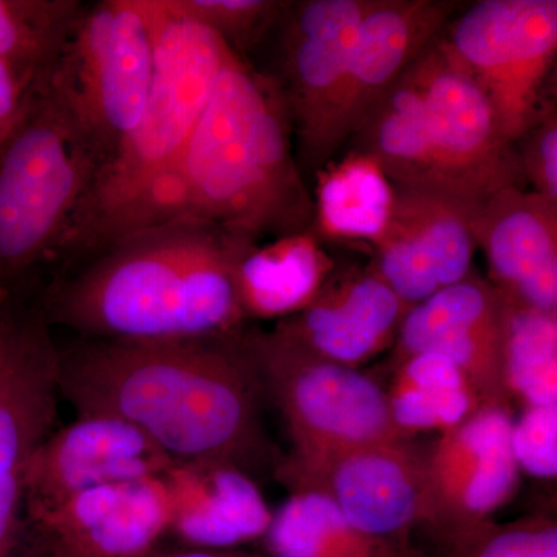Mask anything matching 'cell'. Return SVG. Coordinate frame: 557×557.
I'll list each match as a JSON object with an SVG mask.
<instances>
[{
	"instance_id": "obj_1",
	"label": "cell",
	"mask_w": 557,
	"mask_h": 557,
	"mask_svg": "<svg viewBox=\"0 0 557 557\" xmlns=\"http://www.w3.org/2000/svg\"><path fill=\"white\" fill-rule=\"evenodd\" d=\"M247 330L200 339L81 338L58 357V386L78 416L120 418L175 463L244 468L262 445L263 392Z\"/></svg>"
},
{
	"instance_id": "obj_2",
	"label": "cell",
	"mask_w": 557,
	"mask_h": 557,
	"mask_svg": "<svg viewBox=\"0 0 557 557\" xmlns=\"http://www.w3.org/2000/svg\"><path fill=\"white\" fill-rule=\"evenodd\" d=\"M251 244L190 219L146 226L51 284L39 310L81 338H215L244 329L237 267Z\"/></svg>"
},
{
	"instance_id": "obj_3",
	"label": "cell",
	"mask_w": 557,
	"mask_h": 557,
	"mask_svg": "<svg viewBox=\"0 0 557 557\" xmlns=\"http://www.w3.org/2000/svg\"><path fill=\"white\" fill-rule=\"evenodd\" d=\"M292 135L276 84L231 51L150 225L199 220L258 244L309 233L314 203Z\"/></svg>"
},
{
	"instance_id": "obj_4",
	"label": "cell",
	"mask_w": 557,
	"mask_h": 557,
	"mask_svg": "<svg viewBox=\"0 0 557 557\" xmlns=\"http://www.w3.org/2000/svg\"><path fill=\"white\" fill-rule=\"evenodd\" d=\"M156 73L134 131L98 170L54 260L76 267L150 225L161 190L203 112L231 49L214 32L183 16L171 0H146Z\"/></svg>"
},
{
	"instance_id": "obj_5",
	"label": "cell",
	"mask_w": 557,
	"mask_h": 557,
	"mask_svg": "<svg viewBox=\"0 0 557 557\" xmlns=\"http://www.w3.org/2000/svg\"><path fill=\"white\" fill-rule=\"evenodd\" d=\"M101 161L53 87L0 148V306L58 255Z\"/></svg>"
},
{
	"instance_id": "obj_6",
	"label": "cell",
	"mask_w": 557,
	"mask_h": 557,
	"mask_svg": "<svg viewBox=\"0 0 557 557\" xmlns=\"http://www.w3.org/2000/svg\"><path fill=\"white\" fill-rule=\"evenodd\" d=\"M263 392L276 403L292 438L282 478L309 485L333 460L364 446L410 440L392 418L386 388L359 369L314 357L276 333L247 332Z\"/></svg>"
},
{
	"instance_id": "obj_7",
	"label": "cell",
	"mask_w": 557,
	"mask_h": 557,
	"mask_svg": "<svg viewBox=\"0 0 557 557\" xmlns=\"http://www.w3.org/2000/svg\"><path fill=\"white\" fill-rule=\"evenodd\" d=\"M153 73L156 38L146 0L86 2L50 86L67 102L101 166L141 119Z\"/></svg>"
},
{
	"instance_id": "obj_8",
	"label": "cell",
	"mask_w": 557,
	"mask_h": 557,
	"mask_svg": "<svg viewBox=\"0 0 557 557\" xmlns=\"http://www.w3.org/2000/svg\"><path fill=\"white\" fill-rule=\"evenodd\" d=\"M443 47L485 91L502 134L518 145L537 123L557 50L556 0H482L449 21Z\"/></svg>"
},
{
	"instance_id": "obj_9",
	"label": "cell",
	"mask_w": 557,
	"mask_h": 557,
	"mask_svg": "<svg viewBox=\"0 0 557 557\" xmlns=\"http://www.w3.org/2000/svg\"><path fill=\"white\" fill-rule=\"evenodd\" d=\"M373 3L375 0L284 2L260 42L274 44L273 65L255 69L281 91L299 159L309 170L324 166L332 157L330 139L351 50Z\"/></svg>"
},
{
	"instance_id": "obj_10",
	"label": "cell",
	"mask_w": 557,
	"mask_h": 557,
	"mask_svg": "<svg viewBox=\"0 0 557 557\" xmlns=\"http://www.w3.org/2000/svg\"><path fill=\"white\" fill-rule=\"evenodd\" d=\"M50 329L39 307L0 306V557H20L28 469L61 398Z\"/></svg>"
},
{
	"instance_id": "obj_11",
	"label": "cell",
	"mask_w": 557,
	"mask_h": 557,
	"mask_svg": "<svg viewBox=\"0 0 557 557\" xmlns=\"http://www.w3.org/2000/svg\"><path fill=\"white\" fill-rule=\"evenodd\" d=\"M406 73L423 101L438 174L449 194L480 203L498 190L523 188L516 146L502 134L485 91L440 36Z\"/></svg>"
},
{
	"instance_id": "obj_12",
	"label": "cell",
	"mask_w": 557,
	"mask_h": 557,
	"mask_svg": "<svg viewBox=\"0 0 557 557\" xmlns=\"http://www.w3.org/2000/svg\"><path fill=\"white\" fill-rule=\"evenodd\" d=\"M394 190L391 220L373 244L370 270L410 309L471 274L472 219L479 203L443 190Z\"/></svg>"
},
{
	"instance_id": "obj_13",
	"label": "cell",
	"mask_w": 557,
	"mask_h": 557,
	"mask_svg": "<svg viewBox=\"0 0 557 557\" xmlns=\"http://www.w3.org/2000/svg\"><path fill=\"white\" fill-rule=\"evenodd\" d=\"M512 421L508 408L483 406L423 454L437 537L487 522L515 496L519 467L511 450Z\"/></svg>"
},
{
	"instance_id": "obj_14",
	"label": "cell",
	"mask_w": 557,
	"mask_h": 557,
	"mask_svg": "<svg viewBox=\"0 0 557 557\" xmlns=\"http://www.w3.org/2000/svg\"><path fill=\"white\" fill-rule=\"evenodd\" d=\"M395 343L397 361L412 355H442L467 375L483 406L508 408L504 298L491 282L469 274L410 307Z\"/></svg>"
},
{
	"instance_id": "obj_15",
	"label": "cell",
	"mask_w": 557,
	"mask_h": 557,
	"mask_svg": "<svg viewBox=\"0 0 557 557\" xmlns=\"http://www.w3.org/2000/svg\"><path fill=\"white\" fill-rule=\"evenodd\" d=\"M164 474L91 487L25 515V530L83 557H153L170 534Z\"/></svg>"
},
{
	"instance_id": "obj_16",
	"label": "cell",
	"mask_w": 557,
	"mask_h": 557,
	"mask_svg": "<svg viewBox=\"0 0 557 557\" xmlns=\"http://www.w3.org/2000/svg\"><path fill=\"white\" fill-rule=\"evenodd\" d=\"M172 465V458L126 421L78 416L51 431L33 456L25 515L91 487L160 478Z\"/></svg>"
},
{
	"instance_id": "obj_17",
	"label": "cell",
	"mask_w": 557,
	"mask_h": 557,
	"mask_svg": "<svg viewBox=\"0 0 557 557\" xmlns=\"http://www.w3.org/2000/svg\"><path fill=\"white\" fill-rule=\"evenodd\" d=\"M456 3L375 0L355 39L343 97L333 123L332 156L354 137L370 110L438 39Z\"/></svg>"
},
{
	"instance_id": "obj_18",
	"label": "cell",
	"mask_w": 557,
	"mask_h": 557,
	"mask_svg": "<svg viewBox=\"0 0 557 557\" xmlns=\"http://www.w3.org/2000/svg\"><path fill=\"white\" fill-rule=\"evenodd\" d=\"M304 486L321 487L351 525L372 537L408 545L403 534L410 528L418 523L431 527L424 457L410 440L343 454Z\"/></svg>"
},
{
	"instance_id": "obj_19",
	"label": "cell",
	"mask_w": 557,
	"mask_h": 557,
	"mask_svg": "<svg viewBox=\"0 0 557 557\" xmlns=\"http://www.w3.org/2000/svg\"><path fill=\"white\" fill-rule=\"evenodd\" d=\"M493 287L505 298L557 313V203L525 188L498 190L472 219Z\"/></svg>"
},
{
	"instance_id": "obj_20",
	"label": "cell",
	"mask_w": 557,
	"mask_h": 557,
	"mask_svg": "<svg viewBox=\"0 0 557 557\" xmlns=\"http://www.w3.org/2000/svg\"><path fill=\"white\" fill-rule=\"evenodd\" d=\"M409 307L372 270L329 281L299 313L277 321L282 339L336 364L359 369L395 338Z\"/></svg>"
},
{
	"instance_id": "obj_21",
	"label": "cell",
	"mask_w": 557,
	"mask_h": 557,
	"mask_svg": "<svg viewBox=\"0 0 557 557\" xmlns=\"http://www.w3.org/2000/svg\"><path fill=\"white\" fill-rule=\"evenodd\" d=\"M170 534L199 549H236L259 541L273 511L255 480L228 461H178L164 474Z\"/></svg>"
},
{
	"instance_id": "obj_22",
	"label": "cell",
	"mask_w": 557,
	"mask_h": 557,
	"mask_svg": "<svg viewBox=\"0 0 557 557\" xmlns=\"http://www.w3.org/2000/svg\"><path fill=\"white\" fill-rule=\"evenodd\" d=\"M332 259L313 234L251 244L237 267V287L245 317L287 319L309 307L330 281Z\"/></svg>"
},
{
	"instance_id": "obj_23",
	"label": "cell",
	"mask_w": 557,
	"mask_h": 557,
	"mask_svg": "<svg viewBox=\"0 0 557 557\" xmlns=\"http://www.w3.org/2000/svg\"><path fill=\"white\" fill-rule=\"evenodd\" d=\"M351 138L357 139L355 150L372 157L394 188L448 193L438 174L423 101L408 73L376 102Z\"/></svg>"
},
{
	"instance_id": "obj_24",
	"label": "cell",
	"mask_w": 557,
	"mask_h": 557,
	"mask_svg": "<svg viewBox=\"0 0 557 557\" xmlns=\"http://www.w3.org/2000/svg\"><path fill=\"white\" fill-rule=\"evenodd\" d=\"M269 557H421L409 545L362 533L317 486L295 487L263 536Z\"/></svg>"
},
{
	"instance_id": "obj_25",
	"label": "cell",
	"mask_w": 557,
	"mask_h": 557,
	"mask_svg": "<svg viewBox=\"0 0 557 557\" xmlns=\"http://www.w3.org/2000/svg\"><path fill=\"white\" fill-rule=\"evenodd\" d=\"M386 388L392 418L403 434L456 428L483 408L467 375L437 354L412 355L397 361Z\"/></svg>"
},
{
	"instance_id": "obj_26",
	"label": "cell",
	"mask_w": 557,
	"mask_h": 557,
	"mask_svg": "<svg viewBox=\"0 0 557 557\" xmlns=\"http://www.w3.org/2000/svg\"><path fill=\"white\" fill-rule=\"evenodd\" d=\"M394 199V186L380 164L354 150L319 172L314 222L327 237L373 245L387 228Z\"/></svg>"
},
{
	"instance_id": "obj_27",
	"label": "cell",
	"mask_w": 557,
	"mask_h": 557,
	"mask_svg": "<svg viewBox=\"0 0 557 557\" xmlns=\"http://www.w3.org/2000/svg\"><path fill=\"white\" fill-rule=\"evenodd\" d=\"M84 5L81 0H0V61L27 78L49 79Z\"/></svg>"
},
{
	"instance_id": "obj_28",
	"label": "cell",
	"mask_w": 557,
	"mask_h": 557,
	"mask_svg": "<svg viewBox=\"0 0 557 557\" xmlns=\"http://www.w3.org/2000/svg\"><path fill=\"white\" fill-rule=\"evenodd\" d=\"M504 298V375L509 398L557 405V313Z\"/></svg>"
},
{
	"instance_id": "obj_29",
	"label": "cell",
	"mask_w": 557,
	"mask_h": 557,
	"mask_svg": "<svg viewBox=\"0 0 557 557\" xmlns=\"http://www.w3.org/2000/svg\"><path fill=\"white\" fill-rule=\"evenodd\" d=\"M438 539L445 557H557L556 522L542 516L505 525L487 520Z\"/></svg>"
},
{
	"instance_id": "obj_30",
	"label": "cell",
	"mask_w": 557,
	"mask_h": 557,
	"mask_svg": "<svg viewBox=\"0 0 557 557\" xmlns=\"http://www.w3.org/2000/svg\"><path fill=\"white\" fill-rule=\"evenodd\" d=\"M171 3L183 16L214 32L245 61L258 49L284 5L276 0H171Z\"/></svg>"
},
{
	"instance_id": "obj_31",
	"label": "cell",
	"mask_w": 557,
	"mask_h": 557,
	"mask_svg": "<svg viewBox=\"0 0 557 557\" xmlns=\"http://www.w3.org/2000/svg\"><path fill=\"white\" fill-rule=\"evenodd\" d=\"M511 450L519 469L536 479H556L557 405L527 406L512 421Z\"/></svg>"
},
{
	"instance_id": "obj_32",
	"label": "cell",
	"mask_w": 557,
	"mask_h": 557,
	"mask_svg": "<svg viewBox=\"0 0 557 557\" xmlns=\"http://www.w3.org/2000/svg\"><path fill=\"white\" fill-rule=\"evenodd\" d=\"M520 141H523V152L519 153V157L525 182H530L534 186V193L542 194L557 203V120L555 113L545 109L537 123Z\"/></svg>"
},
{
	"instance_id": "obj_33",
	"label": "cell",
	"mask_w": 557,
	"mask_h": 557,
	"mask_svg": "<svg viewBox=\"0 0 557 557\" xmlns=\"http://www.w3.org/2000/svg\"><path fill=\"white\" fill-rule=\"evenodd\" d=\"M47 84L49 79L27 78L5 61H0V148L20 126Z\"/></svg>"
},
{
	"instance_id": "obj_34",
	"label": "cell",
	"mask_w": 557,
	"mask_h": 557,
	"mask_svg": "<svg viewBox=\"0 0 557 557\" xmlns=\"http://www.w3.org/2000/svg\"><path fill=\"white\" fill-rule=\"evenodd\" d=\"M24 545L35 557H83L60 545L35 537L27 530L24 533Z\"/></svg>"
},
{
	"instance_id": "obj_35",
	"label": "cell",
	"mask_w": 557,
	"mask_h": 557,
	"mask_svg": "<svg viewBox=\"0 0 557 557\" xmlns=\"http://www.w3.org/2000/svg\"><path fill=\"white\" fill-rule=\"evenodd\" d=\"M153 557H267L259 553L242 552V549H199L189 548L185 552L157 553Z\"/></svg>"
},
{
	"instance_id": "obj_36",
	"label": "cell",
	"mask_w": 557,
	"mask_h": 557,
	"mask_svg": "<svg viewBox=\"0 0 557 557\" xmlns=\"http://www.w3.org/2000/svg\"><path fill=\"white\" fill-rule=\"evenodd\" d=\"M22 545H24V544H22ZM24 548H25V547H24ZM25 552L30 553V552H28V549H27V548H25ZM30 556H33V555H32V553H30ZM33 557H35V556H33Z\"/></svg>"
}]
</instances>
